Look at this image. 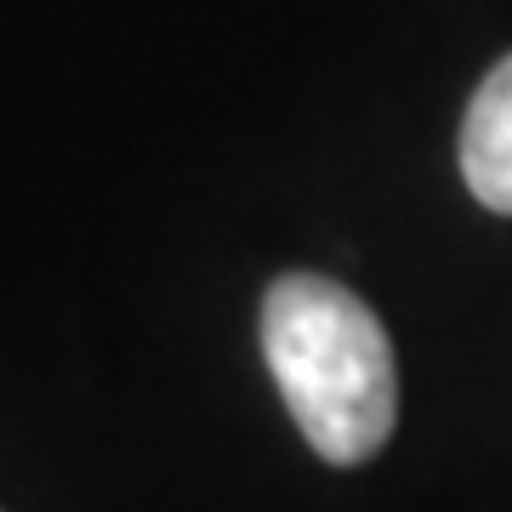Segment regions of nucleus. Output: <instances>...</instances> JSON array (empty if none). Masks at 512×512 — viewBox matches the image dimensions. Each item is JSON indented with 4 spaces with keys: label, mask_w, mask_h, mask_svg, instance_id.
<instances>
[{
    "label": "nucleus",
    "mask_w": 512,
    "mask_h": 512,
    "mask_svg": "<svg viewBox=\"0 0 512 512\" xmlns=\"http://www.w3.org/2000/svg\"><path fill=\"white\" fill-rule=\"evenodd\" d=\"M262 353L302 439L359 467L399 421V365L382 319L325 274H285L262 296Z\"/></svg>",
    "instance_id": "1"
},
{
    "label": "nucleus",
    "mask_w": 512,
    "mask_h": 512,
    "mask_svg": "<svg viewBox=\"0 0 512 512\" xmlns=\"http://www.w3.org/2000/svg\"><path fill=\"white\" fill-rule=\"evenodd\" d=\"M461 177L501 217H512V57H501L461 120Z\"/></svg>",
    "instance_id": "2"
}]
</instances>
